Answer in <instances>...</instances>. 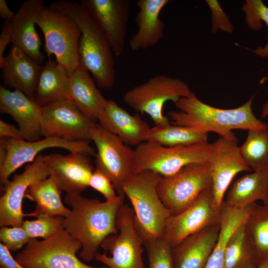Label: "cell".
<instances>
[{"instance_id":"obj_1","label":"cell","mask_w":268,"mask_h":268,"mask_svg":"<svg viewBox=\"0 0 268 268\" xmlns=\"http://www.w3.org/2000/svg\"><path fill=\"white\" fill-rule=\"evenodd\" d=\"M125 197L118 195L114 200L102 202L81 194H67L65 196V202L71 209L65 217L64 228L81 244L79 257L84 262L95 258L106 237L118 233L116 218Z\"/></svg>"},{"instance_id":"obj_2","label":"cell","mask_w":268,"mask_h":268,"mask_svg":"<svg viewBox=\"0 0 268 268\" xmlns=\"http://www.w3.org/2000/svg\"><path fill=\"white\" fill-rule=\"evenodd\" d=\"M254 96L236 108L223 109L212 107L199 99L194 93L181 98L175 105L179 111L169 113L173 125L190 127L201 131L214 132L220 136L238 139L233 130L268 129V124L254 114Z\"/></svg>"},{"instance_id":"obj_3","label":"cell","mask_w":268,"mask_h":268,"mask_svg":"<svg viewBox=\"0 0 268 268\" xmlns=\"http://www.w3.org/2000/svg\"><path fill=\"white\" fill-rule=\"evenodd\" d=\"M51 7L70 16L80 28L79 66L91 73L98 87H112L116 78L114 53L109 41L94 18L80 3L75 1H55Z\"/></svg>"},{"instance_id":"obj_4","label":"cell","mask_w":268,"mask_h":268,"mask_svg":"<svg viewBox=\"0 0 268 268\" xmlns=\"http://www.w3.org/2000/svg\"><path fill=\"white\" fill-rule=\"evenodd\" d=\"M160 175L151 171L134 174L123 191L131 202L135 226L144 243L163 237L166 222L171 215L161 201L157 185Z\"/></svg>"},{"instance_id":"obj_5","label":"cell","mask_w":268,"mask_h":268,"mask_svg":"<svg viewBox=\"0 0 268 268\" xmlns=\"http://www.w3.org/2000/svg\"><path fill=\"white\" fill-rule=\"evenodd\" d=\"M36 25L43 33L48 59L54 55L69 76L79 66L78 45L81 32L78 25L70 16L52 7L40 10Z\"/></svg>"},{"instance_id":"obj_6","label":"cell","mask_w":268,"mask_h":268,"mask_svg":"<svg viewBox=\"0 0 268 268\" xmlns=\"http://www.w3.org/2000/svg\"><path fill=\"white\" fill-rule=\"evenodd\" d=\"M193 93L183 80L157 74L127 91L123 101L137 112L147 114L155 126H164L171 124L163 114L165 103L171 101L175 104L181 98L189 96Z\"/></svg>"},{"instance_id":"obj_7","label":"cell","mask_w":268,"mask_h":268,"mask_svg":"<svg viewBox=\"0 0 268 268\" xmlns=\"http://www.w3.org/2000/svg\"><path fill=\"white\" fill-rule=\"evenodd\" d=\"M211 146L207 142L165 146L145 141L134 149V174L148 170L171 176L188 165L207 161Z\"/></svg>"},{"instance_id":"obj_8","label":"cell","mask_w":268,"mask_h":268,"mask_svg":"<svg viewBox=\"0 0 268 268\" xmlns=\"http://www.w3.org/2000/svg\"><path fill=\"white\" fill-rule=\"evenodd\" d=\"M80 243L62 229L42 241L31 239L16 260L25 268H109L87 265L76 256Z\"/></svg>"},{"instance_id":"obj_9","label":"cell","mask_w":268,"mask_h":268,"mask_svg":"<svg viewBox=\"0 0 268 268\" xmlns=\"http://www.w3.org/2000/svg\"><path fill=\"white\" fill-rule=\"evenodd\" d=\"M117 234L106 237L101 244L105 251L97 253L94 259L109 268H145L142 254L144 241L134 223L132 207L124 203L116 218Z\"/></svg>"},{"instance_id":"obj_10","label":"cell","mask_w":268,"mask_h":268,"mask_svg":"<svg viewBox=\"0 0 268 268\" xmlns=\"http://www.w3.org/2000/svg\"><path fill=\"white\" fill-rule=\"evenodd\" d=\"M211 186L210 166L205 161L188 165L171 176L162 177L157 190L164 206L171 215H176Z\"/></svg>"},{"instance_id":"obj_11","label":"cell","mask_w":268,"mask_h":268,"mask_svg":"<svg viewBox=\"0 0 268 268\" xmlns=\"http://www.w3.org/2000/svg\"><path fill=\"white\" fill-rule=\"evenodd\" d=\"M90 134L97 149L96 168L109 179L118 195H124L125 183L134 174V149L100 124L96 123Z\"/></svg>"},{"instance_id":"obj_12","label":"cell","mask_w":268,"mask_h":268,"mask_svg":"<svg viewBox=\"0 0 268 268\" xmlns=\"http://www.w3.org/2000/svg\"><path fill=\"white\" fill-rule=\"evenodd\" d=\"M221 209L215 202L211 187L205 190L189 207L167 219L163 237L174 247L187 237L220 224Z\"/></svg>"},{"instance_id":"obj_13","label":"cell","mask_w":268,"mask_h":268,"mask_svg":"<svg viewBox=\"0 0 268 268\" xmlns=\"http://www.w3.org/2000/svg\"><path fill=\"white\" fill-rule=\"evenodd\" d=\"M96 124L67 99L42 107L41 132L44 137L68 141H91L90 132Z\"/></svg>"},{"instance_id":"obj_14","label":"cell","mask_w":268,"mask_h":268,"mask_svg":"<svg viewBox=\"0 0 268 268\" xmlns=\"http://www.w3.org/2000/svg\"><path fill=\"white\" fill-rule=\"evenodd\" d=\"M50 176L44 156L38 154L32 163L25 167L24 171L15 174L12 180L1 187L0 198V226H20L25 216H35L33 211L25 213L22 201L28 189L33 184Z\"/></svg>"},{"instance_id":"obj_15","label":"cell","mask_w":268,"mask_h":268,"mask_svg":"<svg viewBox=\"0 0 268 268\" xmlns=\"http://www.w3.org/2000/svg\"><path fill=\"white\" fill-rule=\"evenodd\" d=\"M211 144L207 161L210 168L214 199L221 209L224 195L234 177L241 172L252 170L241 154L238 139L220 136Z\"/></svg>"},{"instance_id":"obj_16","label":"cell","mask_w":268,"mask_h":268,"mask_svg":"<svg viewBox=\"0 0 268 268\" xmlns=\"http://www.w3.org/2000/svg\"><path fill=\"white\" fill-rule=\"evenodd\" d=\"M7 150L6 160L0 168L1 187L9 181V176L25 163L33 161L41 151L51 147H60L69 152H77L86 155H93L94 149L88 141H68L58 137H44L34 141L6 138Z\"/></svg>"},{"instance_id":"obj_17","label":"cell","mask_w":268,"mask_h":268,"mask_svg":"<svg viewBox=\"0 0 268 268\" xmlns=\"http://www.w3.org/2000/svg\"><path fill=\"white\" fill-rule=\"evenodd\" d=\"M80 3L92 16L106 35L114 55H122L125 50L130 1L82 0Z\"/></svg>"},{"instance_id":"obj_18","label":"cell","mask_w":268,"mask_h":268,"mask_svg":"<svg viewBox=\"0 0 268 268\" xmlns=\"http://www.w3.org/2000/svg\"><path fill=\"white\" fill-rule=\"evenodd\" d=\"M50 175L61 192L80 194L88 186L94 171L88 156L77 152L67 155L50 154L44 156Z\"/></svg>"},{"instance_id":"obj_19","label":"cell","mask_w":268,"mask_h":268,"mask_svg":"<svg viewBox=\"0 0 268 268\" xmlns=\"http://www.w3.org/2000/svg\"><path fill=\"white\" fill-rule=\"evenodd\" d=\"M0 112L9 115L17 123L25 140L41 139L42 107L18 90L0 86Z\"/></svg>"},{"instance_id":"obj_20","label":"cell","mask_w":268,"mask_h":268,"mask_svg":"<svg viewBox=\"0 0 268 268\" xmlns=\"http://www.w3.org/2000/svg\"><path fill=\"white\" fill-rule=\"evenodd\" d=\"M44 7L43 0H28L18 8L10 22L13 46L18 47L38 64L44 61L40 51L41 41L35 25L39 12Z\"/></svg>"},{"instance_id":"obj_21","label":"cell","mask_w":268,"mask_h":268,"mask_svg":"<svg viewBox=\"0 0 268 268\" xmlns=\"http://www.w3.org/2000/svg\"><path fill=\"white\" fill-rule=\"evenodd\" d=\"M97 120L125 143L136 146L147 140L151 128L138 114L131 115L112 99L107 100Z\"/></svg>"},{"instance_id":"obj_22","label":"cell","mask_w":268,"mask_h":268,"mask_svg":"<svg viewBox=\"0 0 268 268\" xmlns=\"http://www.w3.org/2000/svg\"><path fill=\"white\" fill-rule=\"evenodd\" d=\"M169 0H138V11L135 18L137 32L131 37L129 46L134 52L150 49L163 37L164 24L160 13Z\"/></svg>"},{"instance_id":"obj_23","label":"cell","mask_w":268,"mask_h":268,"mask_svg":"<svg viewBox=\"0 0 268 268\" xmlns=\"http://www.w3.org/2000/svg\"><path fill=\"white\" fill-rule=\"evenodd\" d=\"M41 66L18 47L13 45L4 57L2 77L4 85L18 90L34 100Z\"/></svg>"},{"instance_id":"obj_24","label":"cell","mask_w":268,"mask_h":268,"mask_svg":"<svg viewBox=\"0 0 268 268\" xmlns=\"http://www.w3.org/2000/svg\"><path fill=\"white\" fill-rule=\"evenodd\" d=\"M219 229L220 224L209 227L173 247L175 268H205L217 240Z\"/></svg>"},{"instance_id":"obj_25","label":"cell","mask_w":268,"mask_h":268,"mask_svg":"<svg viewBox=\"0 0 268 268\" xmlns=\"http://www.w3.org/2000/svg\"><path fill=\"white\" fill-rule=\"evenodd\" d=\"M66 99L95 121L102 113L107 100L89 72L80 66L69 76Z\"/></svg>"},{"instance_id":"obj_26","label":"cell","mask_w":268,"mask_h":268,"mask_svg":"<svg viewBox=\"0 0 268 268\" xmlns=\"http://www.w3.org/2000/svg\"><path fill=\"white\" fill-rule=\"evenodd\" d=\"M69 75L56 61L51 58L43 66L39 78L35 100L42 107L66 99Z\"/></svg>"},{"instance_id":"obj_27","label":"cell","mask_w":268,"mask_h":268,"mask_svg":"<svg viewBox=\"0 0 268 268\" xmlns=\"http://www.w3.org/2000/svg\"><path fill=\"white\" fill-rule=\"evenodd\" d=\"M268 187V170L254 172L237 179L224 202L236 208L245 207L265 199Z\"/></svg>"},{"instance_id":"obj_28","label":"cell","mask_w":268,"mask_h":268,"mask_svg":"<svg viewBox=\"0 0 268 268\" xmlns=\"http://www.w3.org/2000/svg\"><path fill=\"white\" fill-rule=\"evenodd\" d=\"M251 205L236 208L223 202L218 238L205 268H223L224 255L228 242L235 231L244 223Z\"/></svg>"},{"instance_id":"obj_29","label":"cell","mask_w":268,"mask_h":268,"mask_svg":"<svg viewBox=\"0 0 268 268\" xmlns=\"http://www.w3.org/2000/svg\"><path fill=\"white\" fill-rule=\"evenodd\" d=\"M61 193L55 179L50 175L31 185L27 190L25 198L36 202V209L33 211L36 217L46 214L65 217L70 209L63 204Z\"/></svg>"},{"instance_id":"obj_30","label":"cell","mask_w":268,"mask_h":268,"mask_svg":"<svg viewBox=\"0 0 268 268\" xmlns=\"http://www.w3.org/2000/svg\"><path fill=\"white\" fill-rule=\"evenodd\" d=\"M244 225L258 266L268 260V206L252 204Z\"/></svg>"},{"instance_id":"obj_31","label":"cell","mask_w":268,"mask_h":268,"mask_svg":"<svg viewBox=\"0 0 268 268\" xmlns=\"http://www.w3.org/2000/svg\"><path fill=\"white\" fill-rule=\"evenodd\" d=\"M207 138V133L190 127L170 124L151 128L146 141L165 146H174L206 142Z\"/></svg>"},{"instance_id":"obj_32","label":"cell","mask_w":268,"mask_h":268,"mask_svg":"<svg viewBox=\"0 0 268 268\" xmlns=\"http://www.w3.org/2000/svg\"><path fill=\"white\" fill-rule=\"evenodd\" d=\"M257 266L243 223L235 231L228 242L223 268H250Z\"/></svg>"},{"instance_id":"obj_33","label":"cell","mask_w":268,"mask_h":268,"mask_svg":"<svg viewBox=\"0 0 268 268\" xmlns=\"http://www.w3.org/2000/svg\"><path fill=\"white\" fill-rule=\"evenodd\" d=\"M240 150L244 160L254 172L268 170V129L249 130Z\"/></svg>"},{"instance_id":"obj_34","label":"cell","mask_w":268,"mask_h":268,"mask_svg":"<svg viewBox=\"0 0 268 268\" xmlns=\"http://www.w3.org/2000/svg\"><path fill=\"white\" fill-rule=\"evenodd\" d=\"M242 9L245 14L246 23L251 29L254 31L260 30L262 28L261 21L264 22L268 27V7L263 1L246 0L242 6ZM244 48L261 58L268 57V41L265 46L259 47L254 50Z\"/></svg>"},{"instance_id":"obj_35","label":"cell","mask_w":268,"mask_h":268,"mask_svg":"<svg viewBox=\"0 0 268 268\" xmlns=\"http://www.w3.org/2000/svg\"><path fill=\"white\" fill-rule=\"evenodd\" d=\"M37 217L33 220H24L22 224L30 239L37 238L45 239L64 229V217L40 214Z\"/></svg>"},{"instance_id":"obj_36","label":"cell","mask_w":268,"mask_h":268,"mask_svg":"<svg viewBox=\"0 0 268 268\" xmlns=\"http://www.w3.org/2000/svg\"><path fill=\"white\" fill-rule=\"evenodd\" d=\"M148 260V268H175L172 247L163 237L144 243Z\"/></svg>"},{"instance_id":"obj_37","label":"cell","mask_w":268,"mask_h":268,"mask_svg":"<svg viewBox=\"0 0 268 268\" xmlns=\"http://www.w3.org/2000/svg\"><path fill=\"white\" fill-rule=\"evenodd\" d=\"M30 238L22 226H2L0 229V243L9 250L15 251L26 245Z\"/></svg>"},{"instance_id":"obj_38","label":"cell","mask_w":268,"mask_h":268,"mask_svg":"<svg viewBox=\"0 0 268 268\" xmlns=\"http://www.w3.org/2000/svg\"><path fill=\"white\" fill-rule=\"evenodd\" d=\"M88 186L101 193L106 201L114 200L118 196L109 179L97 168L94 170L89 179Z\"/></svg>"},{"instance_id":"obj_39","label":"cell","mask_w":268,"mask_h":268,"mask_svg":"<svg viewBox=\"0 0 268 268\" xmlns=\"http://www.w3.org/2000/svg\"><path fill=\"white\" fill-rule=\"evenodd\" d=\"M206 2L211 11L213 33H215L218 29L232 33L233 26L218 1L209 0Z\"/></svg>"},{"instance_id":"obj_40","label":"cell","mask_w":268,"mask_h":268,"mask_svg":"<svg viewBox=\"0 0 268 268\" xmlns=\"http://www.w3.org/2000/svg\"><path fill=\"white\" fill-rule=\"evenodd\" d=\"M13 33L11 22L4 21L1 25L0 33V67L2 68L3 65L4 57V52L7 46L12 43Z\"/></svg>"},{"instance_id":"obj_41","label":"cell","mask_w":268,"mask_h":268,"mask_svg":"<svg viewBox=\"0 0 268 268\" xmlns=\"http://www.w3.org/2000/svg\"><path fill=\"white\" fill-rule=\"evenodd\" d=\"M0 268H25L12 257L9 250L1 243H0Z\"/></svg>"},{"instance_id":"obj_42","label":"cell","mask_w":268,"mask_h":268,"mask_svg":"<svg viewBox=\"0 0 268 268\" xmlns=\"http://www.w3.org/2000/svg\"><path fill=\"white\" fill-rule=\"evenodd\" d=\"M0 137L25 140L19 129H17L14 125L4 122L1 120H0Z\"/></svg>"},{"instance_id":"obj_43","label":"cell","mask_w":268,"mask_h":268,"mask_svg":"<svg viewBox=\"0 0 268 268\" xmlns=\"http://www.w3.org/2000/svg\"><path fill=\"white\" fill-rule=\"evenodd\" d=\"M15 15L8 6L5 0H0V16L4 21L11 22Z\"/></svg>"},{"instance_id":"obj_44","label":"cell","mask_w":268,"mask_h":268,"mask_svg":"<svg viewBox=\"0 0 268 268\" xmlns=\"http://www.w3.org/2000/svg\"><path fill=\"white\" fill-rule=\"evenodd\" d=\"M7 156L6 138L0 137V168L5 163Z\"/></svg>"},{"instance_id":"obj_45","label":"cell","mask_w":268,"mask_h":268,"mask_svg":"<svg viewBox=\"0 0 268 268\" xmlns=\"http://www.w3.org/2000/svg\"><path fill=\"white\" fill-rule=\"evenodd\" d=\"M268 80V76L263 77L260 80V83H263L266 81ZM268 116V101L266 102L263 105L262 108V112L261 118L264 119Z\"/></svg>"},{"instance_id":"obj_46","label":"cell","mask_w":268,"mask_h":268,"mask_svg":"<svg viewBox=\"0 0 268 268\" xmlns=\"http://www.w3.org/2000/svg\"><path fill=\"white\" fill-rule=\"evenodd\" d=\"M250 268H268V260L256 267H252Z\"/></svg>"},{"instance_id":"obj_47","label":"cell","mask_w":268,"mask_h":268,"mask_svg":"<svg viewBox=\"0 0 268 268\" xmlns=\"http://www.w3.org/2000/svg\"><path fill=\"white\" fill-rule=\"evenodd\" d=\"M263 201L264 205L268 206V187L266 196Z\"/></svg>"}]
</instances>
